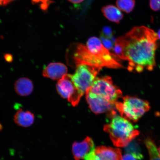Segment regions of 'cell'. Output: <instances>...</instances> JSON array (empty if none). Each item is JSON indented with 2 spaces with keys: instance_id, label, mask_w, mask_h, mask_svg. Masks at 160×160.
Returning <instances> with one entry per match:
<instances>
[{
  "instance_id": "cell-1",
  "label": "cell",
  "mask_w": 160,
  "mask_h": 160,
  "mask_svg": "<svg viewBox=\"0 0 160 160\" xmlns=\"http://www.w3.org/2000/svg\"><path fill=\"white\" fill-rule=\"evenodd\" d=\"M158 40L153 30L142 26L133 28L115 42L121 46L123 60L128 62V70L141 73L144 70L153 71L155 67Z\"/></svg>"
},
{
  "instance_id": "cell-2",
  "label": "cell",
  "mask_w": 160,
  "mask_h": 160,
  "mask_svg": "<svg viewBox=\"0 0 160 160\" xmlns=\"http://www.w3.org/2000/svg\"><path fill=\"white\" fill-rule=\"evenodd\" d=\"M109 123L104 126V131L109 134L114 145L118 147L127 146L139 134L129 120L117 114L111 116Z\"/></svg>"
},
{
  "instance_id": "cell-3",
  "label": "cell",
  "mask_w": 160,
  "mask_h": 160,
  "mask_svg": "<svg viewBox=\"0 0 160 160\" xmlns=\"http://www.w3.org/2000/svg\"><path fill=\"white\" fill-rule=\"evenodd\" d=\"M115 109L121 117L134 122L151 108L149 102L137 97L126 96L123 102H116Z\"/></svg>"
},
{
  "instance_id": "cell-4",
  "label": "cell",
  "mask_w": 160,
  "mask_h": 160,
  "mask_svg": "<svg viewBox=\"0 0 160 160\" xmlns=\"http://www.w3.org/2000/svg\"><path fill=\"white\" fill-rule=\"evenodd\" d=\"M67 57L71 56L72 61L76 67L79 65L92 66L101 70L107 67L104 62L91 52L86 46L81 43L72 45L68 51Z\"/></svg>"
},
{
  "instance_id": "cell-5",
  "label": "cell",
  "mask_w": 160,
  "mask_h": 160,
  "mask_svg": "<svg viewBox=\"0 0 160 160\" xmlns=\"http://www.w3.org/2000/svg\"><path fill=\"white\" fill-rule=\"evenodd\" d=\"M100 69L86 65H79L76 67L75 73L70 74L76 89L81 96L91 87Z\"/></svg>"
},
{
  "instance_id": "cell-6",
  "label": "cell",
  "mask_w": 160,
  "mask_h": 160,
  "mask_svg": "<svg viewBox=\"0 0 160 160\" xmlns=\"http://www.w3.org/2000/svg\"><path fill=\"white\" fill-rule=\"evenodd\" d=\"M88 89L95 94L114 103L122 97L121 90L113 84L111 78L108 76L96 78Z\"/></svg>"
},
{
  "instance_id": "cell-7",
  "label": "cell",
  "mask_w": 160,
  "mask_h": 160,
  "mask_svg": "<svg viewBox=\"0 0 160 160\" xmlns=\"http://www.w3.org/2000/svg\"><path fill=\"white\" fill-rule=\"evenodd\" d=\"M86 47L91 53L103 61L107 68L116 69L123 67L119 62V58L113 53L110 52L97 37L90 38L88 40Z\"/></svg>"
},
{
  "instance_id": "cell-8",
  "label": "cell",
  "mask_w": 160,
  "mask_h": 160,
  "mask_svg": "<svg viewBox=\"0 0 160 160\" xmlns=\"http://www.w3.org/2000/svg\"><path fill=\"white\" fill-rule=\"evenodd\" d=\"M58 93L63 98L67 99L72 105L78 104L82 96L76 89L70 74H66L58 81L56 85Z\"/></svg>"
},
{
  "instance_id": "cell-9",
  "label": "cell",
  "mask_w": 160,
  "mask_h": 160,
  "mask_svg": "<svg viewBox=\"0 0 160 160\" xmlns=\"http://www.w3.org/2000/svg\"><path fill=\"white\" fill-rule=\"evenodd\" d=\"M86 98L90 108L95 114H101L114 111L115 103L111 102L95 94L88 89Z\"/></svg>"
},
{
  "instance_id": "cell-10",
  "label": "cell",
  "mask_w": 160,
  "mask_h": 160,
  "mask_svg": "<svg viewBox=\"0 0 160 160\" xmlns=\"http://www.w3.org/2000/svg\"><path fill=\"white\" fill-rule=\"evenodd\" d=\"M95 149L93 140L89 137H87L80 142L74 143L72 147V151L75 159L80 160L84 158L88 153Z\"/></svg>"
},
{
  "instance_id": "cell-11",
  "label": "cell",
  "mask_w": 160,
  "mask_h": 160,
  "mask_svg": "<svg viewBox=\"0 0 160 160\" xmlns=\"http://www.w3.org/2000/svg\"><path fill=\"white\" fill-rule=\"evenodd\" d=\"M121 150L105 146H100L95 149V160H122Z\"/></svg>"
},
{
  "instance_id": "cell-12",
  "label": "cell",
  "mask_w": 160,
  "mask_h": 160,
  "mask_svg": "<svg viewBox=\"0 0 160 160\" xmlns=\"http://www.w3.org/2000/svg\"><path fill=\"white\" fill-rule=\"evenodd\" d=\"M68 68L61 63H51L43 69L42 75L44 77L53 80H59L67 74Z\"/></svg>"
},
{
  "instance_id": "cell-13",
  "label": "cell",
  "mask_w": 160,
  "mask_h": 160,
  "mask_svg": "<svg viewBox=\"0 0 160 160\" xmlns=\"http://www.w3.org/2000/svg\"><path fill=\"white\" fill-rule=\"evenodd\" d=\"M16 124L20 127L27 128L33 124L35 115L29 111H23L22 109L18 111L14 116Z\"/></svg>"
},
{
  "instance_id": "cell-14",
  "label": "cell",
  "mask_w": 160,
  "mask_h": 160,
  "mask_svg": "<svg viewBox=\"0 0 160 160\" xmlns=\"http://www.w3.org/2000/svg\"><path fill=\"white\" fill-rule=\"evenodd\" d=\"M15 91L20 96H27L33 91V85L31 80L26 78H20L15 84Z\"/></svg>"
},
{
  "instance_id": "cell-15",
  "label": "cell",
  "mask_w": 160,
  "mask_h": 160,
  "mask_svg": "<svg viewBox=\"0 0 160 160\" xmlns=\"http://www.w3.org/2000/svg\"><path fill=\"white\" fill-rule=\"evenodd\" d=\"M101 11L104 16L111 22L119 24L123 18L120 10L113 5H108L102 8Z\"/></svg>"
},
{
  "instance_id": "cell-16",
  "label": "cell",
  "mask_w": 160,
  "mask_h": 160,
  "mask_svg": "<svg viewBox=\"0 0 160 160\" xmlns=\"http://www.w3.org/2000/svg\"><path fill=\"white\" fill-rule=\"evenodd\" d=\"M145 143L148 151L150 160H160L158 151L154 141L151 138L148 137L145 139Z\"/></svg>"
},
{
  "instance_id": "cell-17",
  "label": "cell",
  "mask_w": 160,
  "mask_h": 160,
  "mask_svg": "<svg viewBox=\"0 0 160 160\" xmlns=\"http://www.w3.org/2000/svg\"><path fill=\"white\" fill-rule=\"evenodd\" d=\"M116 4L118 8L127 13L131 12L135 7V0H117Z\"/></svg>"
},
{
  "instance_id": "cell-18",
  "label": "cell",
  "mask_w": 160,
  "mask_h": 160,
  "mask_svg": "<svg viewBox=\"0 0 160 160\" xmlns=\"http://www.w3.org/2000/svg\"><path fill=\"white\" fill-rule=\"evenodd\" d=\"M127 149L128 153L133 155L136 159L141 160L143 158V156L141 153V149L139 146L137 142H132L130 143L128 145Z\"/></svg>"
},
{
  "instance_id": "cell-19",
  "label": "cell",
  "mask_w": 160,
  "mask_h": 160,
  "mask_svg": "<svg viewBox=\"0 0 160 160\" xmlns=\"http://www.w3.org/2000/svg\"><path fill=\"white\" fill-rule=\"evenodd\" d=\"M112 39L109 38H106L103 37V36H101V39L102 43L104 47L109 50H112L113 47H114L113 42V40H111Z\"/></svg>"
},
{
  "instance_id": "cell-20",
  "label": "cell",
  "mask_w": 160,
  "mask_h": 160,
  "mask_svg": "<svg viewBox=\"0 0 160 160\" xmlns=\"http://www.w3.org/2000/svg\"><path fill=\"white\" fill-rule=\"evenodd\" d=\"M32 1L34 4H39L41 9L43 11L47 10L52 3L50 0H32Z\"/></svg>"
},
{
  "instance_id": "cell-21",
  "label": "cell",
  "mask_w": 160,
  "mask_h": 160,
  "mask_svg": "<svg viewBox=\"0 0 160 160\" xmlns=\"http://www.w3.org/2000/svg\"><path fill=\"white\" fill-rule=\"evenodd\" d=\"M113 31L111 28L108 27V26H106L103 28L101 35L110 39H112L113 37Z\"/></svg>"
},
{
  "instance_id": "cell-22",
  "label": "cell",
  "mask_w": 160,
  "mask_h": 160,
  "mask_svg": "<svg viewBox=\"0 0 160 160\" xmlns=\"http://www.w3.org/2000/svg\"><path fill=\"white\" fill-rule=\"evenodd\" d=\"M149 5L153 11L160 10V0H150Z\"/></svg>"
},
{
  "instance_id": "cell-23",
  "label": "cell",
  "mask_w": 160,
  "mask_h": 160,
  "mask_svg": "<svg viewBox=\"0 0 160 160\" xmlns=\"http://www.w3.org/2000/svg\"><path fill=\"white\" fill-rule=\"evenodd\" d=\"M136 159L133 155L129 153L126 154L122 157V160H137Z\"/></svg>"
},
{
  "instance_id": "cell-24",
  "label": "cell",
  "mask_w": 160,
  "mask_h": 160,
  "mask_svg": "<svg viewBox=\"0 0 160 160\" xmlns=\"http://www.w3.org/2000/svg\"><path fill=\"white\" fill-rule=\"evenodd\" d=\"M5 59L8 62H12L13 60V57L11 54H5L4 55Z\"/></svg>"
},
{
  "instance_id": "cell-25",
  "label": "cell",
  "mask_w": 160,
  "mask_h": 160,
  "mask_svg": "<svg viewBox=\"0 0 160 160\" xmlns=\"http://www.w3.org/2000/svg\"><path fill=\"white\" fill-rule=\"evenodd\" d=\"M68 1L72 3L77 4L81 3L84 0H68Z\"/></svg>"
},
{
  "instance_id": "cell-26",
  "label": "cell",
  "mask_w": 160,
  "mask_h": 160,
  "mask_svg": "<svg viewBox=\"0 0 160 160\" xmlns=\"http://www.w3.org/2000/svg\"><path fill=\"white\" fill-rule=\"evenodd\" d=\"M13 1L14 0H3V6L7 5L8 4L11 2Z\"/></svg>"
},
{
  "instance_id": "cell-27",
  "label": "cell",
  "mask_w": 160,
  "mask_h": 160,
  "mask_svg": "<svg viewBox=\"0 0 160 160\" xmlns=\"http://www.w3.org/2000/svg\"><path fill=\"white\" fill-rule=\"evenodd\" d=\"M157 35L158 38L160 40V29L159 30V31H158L157 33Z\"/></svg>"
},
{
  "instance_id": "cell-28",
  "label": "cell",
  "mask_w": 160,
  "mask_h": 160,
  "mask_svg": "<svg viewBox=\"0 0 160 160\" xmlns=\"http://www.w3.org/2000/svg\"><path fill=\"white\" fill-rule=\"evenodd\" d=\"M3 0H0V5H3Z\"/></svg>"
},
{
  "instance_id": "cell-29",
  "label": "cell",
  "mask_w": 160,
  "mask_h": 160,
  "mask_svg": "<svg viewBox=\"0 0 160 160\" xmlns=\"http://www.w3.org/2000/svg\"><path fill=\"white\" fill-rule=\"evenodd\" d=\"M158 152H159V155L160 157V147L159 148V149H158Z\"/></svg>"
}]
</instances>
